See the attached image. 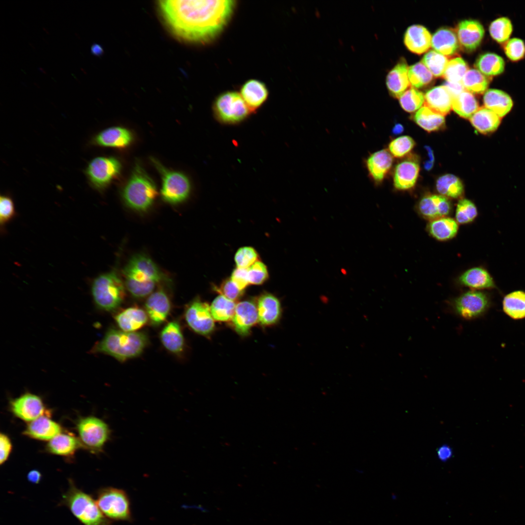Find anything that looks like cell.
<instances>
[{
    "label": "cell",
    "mask_w": 525,
    "mask_h": 525,
    "mask_svg": "<svg viewBox=\"0 0 525 525\" xmlns=\"http://www.w3.org/2000/svg\"><path fill=\"white\" fill-rule=\"evenodd\" d=\"M236 5L231 0H167L159 1L160 12L172 32L194 43L211 41L224 30Z\"/></svg>",
    "instance_id": "obj_1"
},
{
    "label": "cell",
    "mask_w": 525,
    "mask_h": 525,
    "mask_svg": "<svg viewBox=\"0 0 525 525\" xmlns=\"http://www.w3.org/2000/svg\"><path fill=\"white\" fill-rule=\"evenodd\" d=\"M126 289L136 298H143L153 292L164 276L155 262L145 254L133 256L122 270Z\"/></svg>",
    "instance_id": "obj_2"
},
{
    "label": "cell",
    "mask_w": 525,
    "mask_h": 525,
    "mask_svg": "<svg viewBox=\"0 0 525 525\" xmlns=\"http://www.w3.org/2000/svg\"><path fill=\"white\" fill-rule=\"evenodd\" d=\"M148 338L143 332L109 329L93 347V353L109 355L120 362L140 356L147 347Z\"/></svg>",
    "instance_id": "obj_3"
},
{
    "label": "cell",
    "mask_w": 525,
    "mask_h": 525,
    "mask_svg": "<svg viewBox=\"0 0 525 525\" xmlns=\"http://www.w3.org/2000/svg\"><path fill=\"white\" fill-rule=\"evenodd\" d=\"M158 194L154 182L142 166L136 163L122 191L125 203L139 211L148 210Z\"/></svg>",
    "instance_id": "obj_4"
},
{
    "label": "cell",
    "mask_w": 525,
    "mask_h": 525,
    "mask_svg": "<svg viewBox=\"0 0 525 525\" xmlns=\"http://www.w3.org/2000/svg\"><path fill=\"white\" fill-rule=\"evenodd\" d=\"M124 282L116 271L102 274L93 280L91 287L95 304L101 310L113 312L122 303L125 296Z\"/></svg>",
    "instance_id": "obj_5"
},
{
    "label": "cell",
    "mask_w": 525,
    "mask_h": 525,
    "mask_svg": "<svg viewBox=\"0 0 525 525\" xmlns=\"http://www.w3.org/2000/svg\"><path fill=\"white\" fill-rule=\"evenodd\" d=\"M63 499L71 513L84 525H108L96 501L73 485H70Z\"/></svg>",
    "instance_id": "obj_6"
},
{
    "label": "cell",
    "mask_w": 525,
    "mask_h": 525,
    "mask_svg": "<svg viewBox=\"0 0 525 525\" xmlns=\"http://www.w3.org/2000/svg\"><path fill=\"white\" fill-rule=\"evenodd\" d=\"M162 178L161 195L170 204H176L185 200L191 191L188 178L183 173L169 170L155 158L151 159Z\"/></svg>",
    "instance_id": "obj_7"
},
{
    "label": "cell",
    "mask_w": 525,
    "mask_h": 525,
    "mask_svg": "<svg viewBox=\"0 0 525 525\" xmlns=\"http://www.w3.org/2000/svg\"><path fill=\"white\" fill-rule=\"evenodd\" d=\"M213 109L217 119L228 124L241 122L252 112L241 94L236 91H227L219 95Z\"/></svg>",
    "instance_id": "obj_8"
},
{
    "label": "cell",
    "mask_w": 525,
    "mask_h": 525,
    "mask_svg": "<svg viewBox=\"0 0 525 525\" xmlns=\"http://www.w3.org/2000/svg\"><path fill=\"white\" fill-rule=\"evenodd\" d=\"M77 429L82 446L92 453L101 452L110 436L108 425L95 417L80 419L77 423Z\"/></svg>",
    "instance_id": "obj_9"
},
{
    "label": "cell",
    "mask_w": 525,
    "mask_h": 525,
    "mask_svg": "<svg viewBox=\"0 0 525 525\" xmlns=\"http://www.w3.org/2000/svg\"><path fill=\"white\" fill-rule=\"evenodd\" d=\"M121 168V163L116 158L98 157L89 162L85 173L91 186L103 191L120 175Z\"/></svg>",
    "instance_id": "obj_10"
},
{
    "label": "cell",
    "mask_w": 525,
    "mask_h": 525,
    "mask_svg": "<svg viewBox=\"0 0 525 525\" xmlns=\"http://www.w3.org/2000/svg\"><path fill=\"white\" fill-rule=\"evenodd\" d=\"M97 504L104 515L113 520H128L131 518L129 501L122 490L106 488L98 494Z\"/></svg>",
    "instance_id": "obj_11"
},
{
    "label": "cell",
    "mask_w": 525,
    "mask_h": 525,
    "mask_svg": "<svg viewBox=\"0 0 525 525\" xmlns=\"http://www.w3.org/2000/svg\"><path fill=\"white\" fill-rule=\"evenodd\" d=\"M184 318L191 329L198 334L209 336L215 329L214 319L210 305L198 298L187 305L184 311Z\"/></svg>",
    "instance_id": "obj_12"
},
{
    "label": "cell",
    "mask_w": 525,
    "mask_h": 525,
    "mask_svg": "<svg viewBox=\"0 0 525 525\" xmlns=\"http://www.w3.org/2000/svg\"><path fill=\"white\" fill-rule=\"evenodd\" d=\"M453 303L455 311L459 316L471 319L482 315L488 308L490 302L485 293L473 290L463 293Z\"/></svg>",
    "instance_id": "obj_13"
},
{
    "label": "cell",
    "mask_w": 525,
    "mask_h": 525,
    "mask_svg": "<svg viewBox=\"0 0 525 525\" xmlns=\"http://www.w3.org/2000/svg\"><path fill=\"white\" fill-rule=\"evenodd\" d=\"M10 408L15 416L28 422L43 415L50 416L41 398L30 393H26L13 400L10 402Z\"/></svg>",
    "instance_id": "obj_14"
},
{
    "label": "cell",
    "mask_w": 525,
    "mask_h": 525,
    "mask_svg": "<svg viewBox=\"0 0 525 525\" xmlns=\"http://www.w3.org/2000/svg\"><path fill=\"white\" fill-rule=\"evenodd\" d=\"M259 322L257 304L251 299H245L236 304L231 326L239 335L249 334L251 328Z\"/></svg>",
    "instance_id": "obj_15"
},
{
    "label": "cell",
    "mask_w": 525,
    "mask_h": 525,
    "mask_svg": "<svg viewBox=\"0 0 525 525\" xmlns=\"http://www.w3.org/2000/svg\"><path fill=\"white\" fill-rule=\"evenodd\" d=\"M171 309L170 299L165 291L159 289L151 293L145 303V310L150 323L158 326L165 322Z\"/></svg>",
    "instance_id": "obj_16"
},
{
    "label": "cell",
    "mask_w": 525,
    "mask_h": 525,
    "mask_svg": "<svg viewBox=\"0 0 525 525\" xmlns=\"http://www.w3.org/2000/svg\"><path fill=\"white\" fill-rule=\"evenodd\" d=\"M456 35L462 48L471 52L475 50L481 43L484 35V29L477 20H464L458 23Z\"/></svg>",
    "instance_id": "obj_17"
},
{
    "label": "cell",
    "mask_w": 525,
    "mask_h": 525,
    "mask_svg": "<svg viewBox=\"0 0 525 525\" xmlns=\"http://www.w3.org/2000/svg\"><path fill=\"white\" fill-rule=\"evenodd\" d=\"M133 138L129 130L120 126H113L97 134L93 138L92 143L102 147L124 148L131 144Z\"/></svg>",
    "instance_id": "obj_18"
},
{
    "label": "cell",
    "mask_w": 525,
    "mask_h": 525,
    "mask_svg": "<svg viewBox=\"0 0 525 525\" xmlns=\"http://www.w3.org/2000/svg\"><path fill=\"white\" fill-rule=\"evenodd\" d=\"M259 322L263 326L273 325L279 322L281 315L279 299L271 294L261 295L256 302Z\"/></svg>",
    "instance_id": "obj_19"
},
{
    "label": "cell",
    "mask_w": 525,
    "mask_h": 525,
    "mask_svg": "<svg viewBox=\"0 0 525 525\" xmlns=\"http://www.w3.org/2000/svg\"><path fill=\"white\" fill-rule=\"evenodd\" d=\"M418 209L423 217L432 221L448 215L451 204L447 197L441 195H427L420 200Z\"/></svg>",
    "instance_id": "obj_20"
},
{
    "label": "cell",
    "mask_w": 525,
    "mask_h": 525,
    "mask_svg": "<svg viewBox=\"0 0 525 525\" xmlns=\"http://www.w3.org/2000/svg\"><path fill=\"white\" fill-rule=\"evenodd\" d=\"M114 319L120 330L127 332H137L149 321L145 310L137 306L121 311L115 315Z\"/></svg>",
    "instance_id": "obj_21"
},
{
    "label": "cell",
    "mask_w": 525,
    "mask_h": 525,
    "mask_svg": "<svg viewBox=\"0 0 525 525\" xmlns=\"http://www.w3.org/2000/svg\"><path fill=\"white\" fill-rule=\"evenodd\" d=\"M61 431L60 425L50 419V416L43 415L30 422L23 434L38 440H50Z\"/></svg>",
    "instance_id": "obj_22"
},
{
    "label": "cell",
    "mask_w": 525,
    "mask_h": 525,
    "mask_svg": "<svg viewBox=\"0 0 525 525\" xmlns=\"http://www.w3.org/2000/svg\"><path fill=\"white\" fill-rule=\"evenodd\" d=\"M420 172L419 162L412 159L404 160L397 165L394 175V185L400 190L409 189L415 185Z\"/></svg>",
    "instance_id": "obj_23"
},
{
    "label": "cell",
    "mask_w": 525,
    "mask_h": 525,
    "mask_svg": "<svg viewBox=\"0 0 525 525\" xmlns=\"http://www.w3.org/2000/svg\"><path fill=\"white\" fill-rule=\"evenodd\" d=\"M404 42L411 52L421 54L431 46L432 36L430 32L420 25H413L409 27L404 35Z\"/></svg>",
    "instance_id": "obj_24"
},
{
    "label": "cell",
    "mask_w": 525,
    "mask_h": 525,
    "mask_svg": "<svg viewBox=\"0 0 525 525\" xmlns=\"http://www.w3.org/2000/svg\"><path fill=\"white\" fill-rule=\"evenodd\" d=\"M160 340L164 347L171 353L178 355L183 352L184 338L177 321H171L164 326L160 332Z\"/></svg>",
    "instance_id": "obj_25"
},
{
    "label": "cell",
    "mask_w": 525,
    "mask_h": 525,
    "mask_svg": "<svg viewBox=\"0 0 525 525\" xmlns=\"http://www.w3.org/2000/svg\"><path fill=\"white\" fill-rule=\"evenodd\" d=\"M424 106L442 116L448 114L452 108V96L446 87H435L424 96Z\"/></svg>",
    "instance_id": "obj_26"
},
{
    "label": "cell",
    "mask_w": 525,
    "mask_h": 525,
    "mask_svg": "<svg viewBox=\"0 0 525 525\" xmlns=\"http://www.w3.org/2000/svg\"><path fill=\"white\" fill-rule=\"evenodd\" d=\"M240 94L252 112L265 102L268 97V91L263 83L258 80L250 79L242 86Z\"/></svg>",
    "instance_id": "obj_27"
},
{
    "label": "cell",
    "mask_w": 525,
    "mask_h": 525,
    "mask_svg": "<svg viewBox=\"0 0 525 525\" xmlns=\"http://www.w3.org/2000/svg\"><path fill=\"white\" fill-rule=\"evenodd\" d=\"M408 69L406 62L401 61L388 73L386 85L390 94L393 97L399 98L409 87L410 83Z\"/></svg>",
    "instance_id": "obj_28"
},
{
    "label": "cell",
    "mask_w": 525,
    "mask_h": 525,
    "mask_svg": "<svg viewBox=\"0 0 525 525\" xmlns=\"http://www.w3.org/2000/svg\"><path fill=\"white\" fill-rule=\"evenodd\" d=\"M431 46L436 52L444 55L454 54L459 47L456 33L450 28L439 29L432 37Z\"/></svg>",
    "instance_id": "obj_29"
},
{
    "label": "cell",
    "mask_w": 525,
    "mask_h": 525,
    "mask_svg": "<svg viewBox=\"0 0 525 525\" xmlns=\"http://www.w3.org/2000/svg\"><path fill=\"white\" fill-rule=\"evenodd\" d=\"M393 158L386 150L372 154L367 159V166L369 175L377 182H380L390 169Z\"/></svg>",
    "instance_id": "obj_30"
},
{
    "label": "cell",
    "mask_w": 525,
    "mask_h": 525,
    "mask_svg": "<svg viewBox=\"0 0 525 525\" xmlns=\"http://www.w3.org/2000/svg\"><path fill=\"white\" fill-rule=\"evenodd\" d=\"M483 102L485 107L493 111L499 117L508 114L513 106L512 100L509 95L496 89L487 90L483 97Z\"/></svg>",
    "instance_id": "obj_31"
},
{
    "label": "cell",
    "mask_w": 525,
    "mask_h": 525,
    "mask_svg": "<svg viewBox=\"0 0 525 525\" xmlns=\"http://www.w3.org/2000/svg\"><path fill=\"white\" fill-rule=\"evenodd\" d=\"M78 438L70 434L60 433L51 439L46 446L49 453L62 456H70L82 447Z\"/></svg>",
    "instance_id": "obj_32"
},
{
    "label": "cell",
    "mask_w": 525,
    "mask_h": 525,
    "mask_svg": "<svg viewBox=\"0 0 525 525\" xmlns=\"http://www.w3.org/2000/svg\"><path fill=\"white\" fill-rule=\"evenodd\" d=\"M459 280L462 284L474 289L495 287L494 282L490 274L481 267H473L467 270L460 276Z\"/></svg>",
    "instance_id": "obj_33"
},
{
    "label": "cell",
    "mask_w": 525,
    "mask_h": 525,
    "mask_svg": "<svg viewBox=\"0 0 525 525\" xmlns=\"http://www.w3.org/2000/svg\"><path fill=\"white\" fill-rule=\"evenodd\" d=\"M470 119L472 126L482 134L494 131L500 123V117L486 107L478 108Z\"/></svg>",
    "instance_id": "obj_34"
},
{
    "label": "cell",
    "mask_w": 525,
    "mask_h": 525,
    "mask_svg": "<svg viewBox=\"0 0 525 525\" xmlns=\"http://www.w3.org/2000/svg\"><path fill=\"white\" fill-rule=\"evenodd\" d=\"M458 229L457 222L454 219L444 217L431 221L428 230L432 237L439 241H446L454 237Z\"/></svg>",
    "instance_id": "obj_35"
},
{
    "label": "cell",
    "mask_w": 525,
    "mask_h": 525,
    "mask_svg": "<svg viewBox=\"0 0 525 525\" xmlns=\"http://www.w3.org/2000/svg\"><path fill=\"white\" fill-rule=\"evenodd\" d=\"M505 61L500 56L492 52L481 54L477 59L475 66L479 71L487 76L502 73L505 69Z\"/></svg>",
    "instance_id": "obj_36"
},
{
    "label": "cell",
    "mask_w": 525,
    "mask_h": 525,
    "mask_svg": "<svg viewBox=\"0 0 525 525\" xmlns=\"http://www.w3.org/2000/svg\"><path fill=\"white\" fill-rule=\"evenodd\" d=\"M452 108L460 117L470 119L478 109L479 105L473 95L465 90L452 98Z\"/></svg>",
    "instance_id": "obj_37"
},
{
    "label": "cell",
    "mask_w": 525,
    "mask_h": 525,
    "mask_svg": "<svg viewBox=\"0 0 525 525\" xmlns=\"http://www.w3.org/2000/svg\"><path fill=\"white\" fill-rule=\"evenodd\" d=\"M505 313L514 319L525 317V292H512L505 297L503 302Z\"/></svg>",
    "instance_id": "obj_38"
},
{
    "label": "cell",
    "mask_w": 525,
    "mask_h": 525,
    "mask_svg": "<svg viewBox=\"0 0 525 525\" xmlns=\"http://www.w3.org/2000/svg\"><path fill=\"white\" fill-rule=\"evenodd\" d=\"M436 189L441 195L452 198L461 197L464 192L462 182L452 174H446L438 177L436 182Z\"/></svg>",
    "instance_id": "obj_39"
},
{
    "label": "cell",
    "mask_w": 525,
    "mask_h": 525,
    "mask_svg": "<svg viewBox=\"0 0 525 525\" xmlns=\"http://www.w3.org/2000/svg\"><path fill=\"white\" fill-rule=\"evenodd\" d=\"M236 306L235 301L220 295L210 305L213 319L220 322L231 321L235 313Z\"/></svg>",
    "instance_id": "obj_40"
},
{
    "label": "cell",
    "mask_w": 525,
    "mask_h": 525,
    "mask_svg": "<svg viewBox=\"0 0 525 525\" xmlns=\"http://www.w3.org/2000/svg\"><path fill=\"white\" fill-rule=\"evenodd\" d=\"M414 120L420 127L429 132L439 130L445 123L443 116L435 113L425 106L416 112Z\"/></svg>",
    "instance_id": "obj_41"
},
{
    "label": "cell",
    "mask_w": 525,
    "mask_h": 525,
    "mask_svg": "<svg viewBox=\"0 0 525 525\" xmlns=\"http://www.w3.org/2000/svg\"><path fill=\"white\" fill-rule=\"evenodd\" d=\"M461 83L465 89L471 93L482 94L487 90L489 79L478 70L472 69L466 72Z\"/></svg>",
    "instance_id": "obj_42"
},
{
    "label": "cell",
    "mask_w": 525,
    "mask_h": 525,
    "mask_svg": "<svg viewBox=\"0 0 525 525\" xmlns=\"http://www.w3.org/2000/svg\"><path fill=\"white\" fill-rule=\"evenodd\" d=\"M448 62L447 57L435 50L428 51L422 59V63L435 77L443 75Z\"/></svg>",
    "instance_id": "obj_43"
},
{
    "label": "cell",
    "mask_w": 525,
    "mask_h": 525,
    "mask_svg": "<svg viewBox=\"0 0 525 525\" xmlns=\"http://www.w3.org/2000/svg\"><path fill=\"white\" fill-rule=\"evenodd\" d=\"M408 76L410 84L416 88L427 85L433 79L432 73L421 62L416 63L408 68Z\"/></svg>",
    "instance_id": "obj_44"
},
{
    "label": "cell",
    "mask_w": 525,
    "mask_h": 525,
    "mask_svg": "<svg viewBox=\"0 0 525 525\" xmlns=\"http://www.w3.org/2000/svg\"><path fill=\"white\" fill-rule=\"evenodd\" d=\"M468 70V66L466 62L460 57H455L449 61L443 76L447 82L461 83Z\"/></svg>",
    "instance_id": "obj_45"
},
{
    "label": "cell",
    "mask_w": 525,
    "mask_h": 525,
    "mask_svg": "<svg viewBox=\"0 0 525 525\" xmlns=\"http://www.w3.org/2000/svg\"><path fill=\"white\" fill-rule=\"evenodd\" d=\"M512 25L506 17H501L493 20L489 27L492 38L499 43L507 41L512 32Z\"/></svg>",
    "instance_id": "obj_46"
},
{
    "label": "cell",
    "mask_w": 525,
    "mask_h": 525,
    "mask_svg": "<svg viewBox=\"0 0 525 525\" xmlns=\"http://www.w3.org/2000/svg\"><path fill=\"white\" fill-rule=\"evenodd\" d=\"M424 101L423 94L413 88L407 89L399 98L402 107L405 111L410 113L420 109Z\"/></svg>",
    "instance_id": "obj_47"
},
{
    "label": "cell",
    "mask_w": 525,
    "mask_h": 525,
    "mask_svg": "<svg viewBox=\"0 0 525 525\" xmlns=\"http://www.w3.org/2000/svg\"><path fill=\"white\" fill-rule=\"evenodd\" d=\"M478 214L475 205L470 200L462 199L459 201L455 212L456 221L461 224L473 221Z\"/></svg>",
    "instance_id": "obj_48"
},
{
    "label": "cell",
    "mask_w": 525,
    "mask_h": 525,
    "mask_svg": "<svg viewBox=\"0 0 525 525\" xmlns=\"http://www.w3.org/2000/svg\"><path fill=\"white\" fill-rule=\"evenodd\" d=\"M415 142L408 136H403L393 140L389 144L391 154L395 157L402 158L407 155L413 148Z\"/></svg>",
    "instance_id": "obj_49"
},
{
    "label": "cell",
    "mask_w": 525,
    "mask_h": 525,
    "mask_svg": "<svg viewBox=\"0 0 525 525\" xmlns=\"http://www.w3.org/2000/svg\"><path fill=\"white\" fill-rule=\"evenodd\" d=\"M256 251L250 246H244L236 252L234 260L237 267L248 268L258 260Z\"/></svg>",
    "instance_id": "obj_50"
},
{
    "label": "cell",
    "mask_w": 525,
    "mask_h": 525,
    "mask_svg": "<svg viewBox=\"0 0 525 525\" xmlns=\"http://www.w3.org/2000/svg\"><path fill=\"white\" fill-rule=\"evenodd\" d=\"M504 51L507 56L510 60L517 61L525 55V44L520 38H511L505 44Z\"/></svg>",
    "instance_id": "obj_51"
},
{
    "label": "cell",
    "mask_w": 525,
    "mask_h": 525,
    "mask_svg": "<svg viewBox=\"0 0 525 525\" xmlns=\"http://www.w3.org/2000/svg\"><path fill=\"white\" fill-rule=\"evenodd\" d=\"M247 274L249 284L255 285L262 284L268 277L266 266L259 261L247 268Z\"/></svg>",
    "instance_id": "obj_52"
},
{
    "label": "cell",
    "mask_w": 525,
    "mask_h": 525,
    "mask_svg": "<svg viewBox=\"0 0 525 525\" xmlns=\"http://www.w3.org/2000/svg\"><path fill=\"white\" fill-rule=\"evenodd\" d=\"M15 208L12 199L7 195L0 197V223L3 226L14 217Z\"/></svg>",
    "instance_id": "obj_53"
},
{
    "label": "cell",
    "mask_w": 525,
    "mask_h": 525,
    "mask_svg": "<svg viewBox=\"0 0 525 525\" xmlns=\"http://www.w3.org/2000/svg\"><path fill=\"white\" fill-rule=\"evenodd\" d=\"M215 289L220 295L234 301L240 298L244 292L230 278L225 280L219 288L215 287Z\"/></svg>",
    "instance_id": "obj_54"
},
{
    "label": "cell",
    "mask_w": 525,
    "mask_h": 525,
    "mask_svg": "<svg viewBox=\"0 0 525 525\" xmlns=\"http://www.w3.org/2000/svg\"><path fill=\"white\" fill-rule=\"evenodd\" d=\"M230 279L240 290L244 291L245 289L249 284L247 268L237 267L233 270Z\"/></svg>",
    "instance_id": "obj_55"
},
{
    "label": "cell",
    "mask_w": 525,
    "mask_h": 525,
    "mask_svg": "<svg viewBox=\"0 0 525 525\" xmlns=\"http://www.w3.org/2000/svg\"><path fill=\"white\" fill-rule=\"evenodd\" d=\"M12 449L10 439L5 434H0V464L4 463L8 459Z\"/></svg>",
    "instance_id": "obj_56"
},
{
    "label": "cell",
    "mask_w": 525,
    "mask_h": 525,
    "mask_svg": "<svg viewBox=\"0 0 525 525\" xmlns=\"http://www.w3.org/2000/svg\"><path fill=\"white\" fill-rule=\"evenodd\" d=\"M444 86L446 87L452 98L459 95L465 90V88L462 83H455L446 81Z\"/></svg>",
    "instance_id": "obj_57"
},
{
    "label": "cell",
    "mask_w": 525,
    "mask_h": 525,
    "mask_svg": "<svg viewBox=\"0 0 525 525\" xmlns=\"http://www.w3.org/2000/svg\"><path fill=\"white\" fill-rule=\"evenodd\" d=\"M27 478L30 482L37 484L41 479V474L37 470H32L28 473Z\"/></svg>",
    "instance_id": "obj_58"
},
{
    "label": "cell",
    "mask_w": 525,
    "mask_h": 525,
    "mask_svg": "<svg viewBox=\"0 0 525 525\" xmlns=\"http://www.w3.org/2000/svg\"><path fill=\"white\" fill-rule=\"evenodd\" d=\"M91 52L95 55H101L103 52L102 47L98 44L93 43L90 48Z\"/></svg>",
    "instance_id": "obj_59"
},
{
    "label": "cell",
    "mask_w": 525,
    "mask_h": 525,
    "mask_svg": "<svg viewBox=\"0 0 525 525\" xmlns=\"http://www.w3.org/2000/svg\"><path fill=\"white\" fill-rule=\"evenodd\" d=\"M438 455L441 459H446L451 455L450 450L447 447H442L438 451Z\"/></svg>",
    "instance_id": "obj_60"
},
{
    "label": "cell",
    "mask_w": 525,
    "mask_h": 525,
    "mask_svg": "<svg viewBox=\"0 0 525 525\" xmlns=\"http://www.w3.org/2000/svg\"><path fill=\"white\" fill-rule=\"evenodd\" d=\"M404 130L403 126L400 123L396 124L392 128V133L395 135L401 134Z\"/></svg>",
    "instance_id": "obj_61"
},
{
    "label": "cell",
    "mask_w": 525,
    "mask_h": 525,
    "mask_svg": "<svg viewBox=\"0 0 525 525\" xmlns=\"http://www.w3.org/2000/svg\"><path fill=\"white\" fill-rule=\"evenodd\" d=\"M424 148H425V150H426V151L427 152V156H428V158H429V160H428V161H430L434 162V161H435L434 155V152H433L432 148L430 147H429V146H427V145L424 146Z\"/></svg>",
    "instance_id": "obj_62"
},
{
    "label": "cell",
    "mask_w": 525,
    "mask_h": 525,
    "mask_svg": "<svg viewBox=\"0 0 525 525\" xmlns=\"http://www.w3.org/2000/svg\"><path fill=\"white\" fill-rule=\"evenodd\" d=\"M434 162L426 160L423 163V167L426 171H430L433 167Z\"/></svg>",
    "instance_id": "obj_63"
}]
</instances>
